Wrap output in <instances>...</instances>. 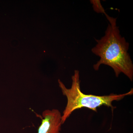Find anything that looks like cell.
I'll return each mask as SVG.
<instances>
[{
    "instance_id": "277c9868",
    "label": "cell",
    "mask_w": 133,
    "mask_h": 133,
    "mask_svg": "<svg viewBox=\"0 0 133 133\" xmlns=\"http://www.w3.org/2000/svg\"><path fill=\"white\" fill-rule=\"evenodd\" d=\"M90 2L92 4L94 10L95 12L104 14L105 15L106 14L105 9L101 3L100 1L99 0H91Z\"/></svg>"
},
{
    "instance_id": "7a4b0ae2",
    "label": "cell",
    "mask_w": 133,
    "mask_h": 133,
    "mask_svg": "<svg viewBox=\"0 0 133 133\" xmlns=\"http://www.w3.org/2000/svg\"><path fill=\"white\" fill-rule=\"evenodd\" d=\"M72 85L70 88H66L60 79L58 83L63 95L67 99V103L62 115V123L63 124L71 114L77 109L85 108L97 112L98 108L102 106L110 107L112 112L115 107L112 104L114 101H118L127 96L132 95L133 89L126 93L121 94L112 93L109 95L98 96L85 94L81 91L80 85L79 72L75 70L74 75L72 76Z\"/></svg>"
},
{
    "instance_id": "3957f363",
    "label": "cell",
    "mask_w": 133,
    "mask_h": 133,
    "mask_svg": "<svg viewBox=\"0 0 133 133\" xmlns=\"http://www.w3.org/2000/svg\"><path fill=\"white\" fill-rule=\"evenodd\" d=\"M42 122L37 133H61L62 114L58 109L44 110L42 114Z\"/></svg>"
},
{
    "instance_id": "6da1fadb",
    "label": "cell",
    "mask_w": 133,
    "mask_h": 133,
    "mask_svg": "<svg viewBox=\"0 0 133 133\" xmlns=\"http://www.w3.org/2000/svg\"><path fill=\"white\" fill-rule=\"evenodd\" d=\"M105 15L109 23L105 35L95 40L97 44L92 49L93 53L100 58L94 65V69L97 71L101 64L108 65L113 69L116 77L123 73L132 81L133 64L128 52L129 44L120 35L116 18L107 14Z\"/></svg>"
}]
</instances>
